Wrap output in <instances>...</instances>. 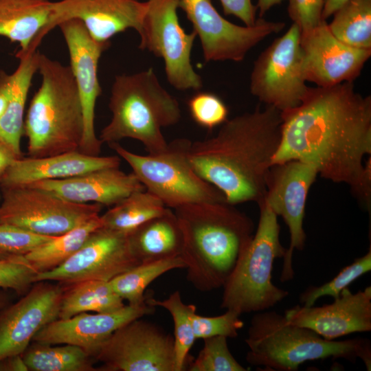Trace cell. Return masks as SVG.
<instances>
[{"label":"cell","mask_w":371,"mask_h":371,"mask_svg":"<svg viewBox=\"0 0 371 371\" xmlns=\"http://www.w3.org/2000/svg\"><path fill=\"white\" fill-rule=\"evenodd\" d=\"M223 10L226 15H233L238 18L246 26H251L256 23V5L251 0H219Z\"/></svg>","instance_id":"cell-41"},{"label":"cell","mask_w":371,"mask_h":371,"mask_svg":"<svg viewBox=\"0 0 371 371\" xmlns=\"http://www.w3.org/2000/svg\"><path fill=\"white\" fill-rule=\"evenodd\" d=\"M318 175L315 166L300 160L273 164L266 179L264 201L288 226L290 244L283 257L280 281L293 279V254L304 249V218L308 194Z\"/></svg>","instance_id":"cell-14"},{"label":"cell","mask_w":371,"mask_h":371,"mask_svg":"<svg viewBox=\"0 0 371 371\" xmlns=\"http://www.w3.org/2000/svg\"><path fill=\"white\" fill-rule=\"evenodd\" d=\"M14 256V255H10V254H5V253L0 251V258H8V257H10V256Z\"/></svg>","instance_id":"cell-48"},{"label":"cell","mask_w":371,"mask_h":371,"mask_svg":"<svg viewBox=\"0 0 371 371\" xmlns=\"http://www.w3.org/2000/svg\"><path fill=\"white\" fill-rule=\"evenodd\" d=\"M8 290L0 289V313L10 304H11V295Z\"/></svg>","instance_id":"cell-47"},{"label":"cell","mask_w":371,"mask_h":371,"mask_svg":"<svg viewBox=\"0 0 371 371\" xmlns=\"http://www.w3.org/2000/svg\"><path fill=\"white\" fill-rule=\"evenodd\" d=\"M132 320L114 331L93 355L101 371H176L174 338L157 326Z\"/></svg>","instance_id":"cell-12"},{"label":"cell","mask_w":371,"mask_h":371,"mask_svg":"<svg viewBox=\"0 0 371 371\" xmlns=\"http://www.w3.org/2000/svg\"><path fill=\"white\" fill-rule=\"evenodd\" d=\"M328 26L341 42L371 49V0H348L333 14Z\"/></svg>","instance_id":"cell-31"},{"label":"cell","mask_w":371,"mask_h":371,"mask_svg":"<svg viewBox=\"0 0 371 371\" xmlns=\"http://www.w3.org/2000/svg\"><path fill=\"white\" fill-rule=\"evenodd\" d=\"M147 1L139 0H58L52 1V12L46 34L61 22L76 19L98 42L128 29L139 34L147 10Z\"/></svg>","instance_id":"cell-19"},{"label":"cell","mask_w":371,"mask_h":371,"mask_svg":"<svg viewBox=\"0 0 371 371\" xmlns=\"http://www.w3.org/2000/svg\"><path fill=\"white\" fill-rule=\"evenodd\" d=\"M65 286L58 319H67L87 313H109L124 307V300L113 290L109 282L86 280Z\"/></svg>","instance_id":"cell-27"},{"label":"cell","mask_w":371,"mask_h":371,"mask_svg":"<svg viewBox=\"0 0 371 371\" xmlns=\"http://www.w3.org/2000/svg\"><path fill=\"white\" fill-rule=\"evenodd\" d=\"M146 300L150 305L162 307L170 313L174 324L175 370H186L191 361L189 352L196 339L191 322V315L196 311V306L185 304L179 291L163 300L148 296Z\"/></svg>","instance_id":"cell-33"},{"label":"cell","mask_w":371,"mask_h":371,"mask_svg":"<svg viewBox=\"0 0 371 371\" xmlns=\"http://www.w3.org/2000/svg\"><path fill=\"white\" fill-rule=\"evenodd\" d=\"M65 41L69 55V67L80 95L84 119V131L78 151L99 156L102 142L95 131V109L102 93L98 78V63L110 42H98L78 19L65 20L57 26Z\"/></svg>","instance_id":"cell-16"},{"label":"cell","mask_w":371,"mask_h":371,"mask_svg":"<svg viewBox=\"0 0 371 371\" xmlns=\"http://www.w3.org/2000/svg\"><path fill=\"white\" fill-rule=\"evenodd\" d=\"M102 226L100 215L54 236L24 256L37 273L50 271L65 262Z\"/></svg>","instance_id":"cell-28"},{"label":"cell","mask_w":371,"mask_h":371,"mask_svg":"<svg viewBox=\"0 0 371 371\" xmlns=\"http://www.w3.org/2000/svg\"><path fill=\"white\" fill-rule=\"evenodd\" d=\"M324 0H289L288 12L301 32L317 25L322 19Z\"/></svg>","instance_id":"cell-40"},{"label":"cell","mask_w":371,"mask_h":371,"mask_svg":"<svg viewBox=\"0 0 371 371\" xmlns=\"http://www.w3.org/2000/svg\"><path fill=\"white\" fill-rule=\"evenodd\" d=\"M54 237L35 234L0 221V251L5 254L25 256Z\"/></svg>","instance_id":"cell-39"},{"label":"cell","mask_w":371,"mask_h":371,"mask_svg":"<svg viewBox=\"0 0 371 371\" xmlns=\"http://www.w3.org/2000/svg\"><path fill=\"white\" fill-rule=\"evenodd\" d=\"M1 199V176H0V201Z\"/></svg>","instance_id":"cell-49"},{"label":"cell","mask_w":371,"mask_h":371,"mask_svg":"<svg viewBox=\"0 0 371 371\" xmlns=\"http://www.w3.org/2000/svg\"><path fill=\"white\" fill-rule=\"evenodd\" d=\"M227 337L214 336L203 339L204 344L196 358L187 368L190 371H247L231 353Z\"/></svg>","instance_id":"cell-35"},{"label":"cell","mask_w":371,"mask_h":371,"mask_svg":"<svg viewBox=\"0 0 371 371\" xmlns=\"http://www.w3.org/2000/svg\"><path fill=\"white\" fill-rule=\"evenodd\" d=\"M109 108L111 120L98 137L102 144L131 138L150 154L166 148L162 128L177 124L181 117L179 102L161 86L152 68L116 76Z\"/></svg>","instance_id":"cell-6"},{"label":"cell","mask_w":371,"mask_h":371,"mask_svg":"<svg viewBox=\"0 0 371 371\" xmlns=\"http://www.w3.org/2000/svg\"><path fill=\"white\" fill-rule=\"evenodd\" d=\"M39 54L37 50H18L19 65L9 74V102L0 120V139L18 158L23 157L21 140L24 135L25 107L33 76L38 71Z\"/></svg>","instance_id":"cell-25"},{"label":"cell","mask_w":371,"mask_h":371,"mask_svg":"<svg viewBox=\"0 0 371 371\" xmlns=\"http://www.w3.org/2000/svg\"><path fill=\"white\" fill-rule=\"evenodd\" d=\"M0 221L58 236L100 215L98 203H76L30 186L1 187Z\"/></svg>","instance_id":"cell-9"},{"label":"cell","mask_w":371,"mask_h":371,"mask_svg":"<svg viewBox=\"0 0 371 371\" xmlns=\"http://www.w3.org/2000/svg\"><path fill=\"white\" fill-rule=\"evenodd\" d=\"M258 205L257 229L223 286L221 308L240 315L268 310L289 295L271 278L275 260L283 258L286 251L280 240L278 216L264 200Z\"/></svg>","instance_id":"cell-7"},{"label":"cell","mask_w":371,"mask_h":371,"mask_svg":"<svg viewBox=\"0 0 371 371\" xmlns=\"http://www.w3.org/2000/svg\"><path fill=\"white\" fill-rule=\"evenodd\" d=\"M52 12L50 0H0V36L17 43L20 51L36 50Z\"/></svg>","instance_id":"cell-24"},{"label":"cell","mask_w":371,"mask_h":371,"mask_svg":"<svg viewBox=\"0 0 371 371\" xmlns=\"http://www.w3.org/2000/svg\"><path fill=\"white\" fill-rule=\"evenodd\" d=\"M183 235L186 278L200 291L223 288L254 234V223L227 202L173 210Z\"/></svg>","instance_id":"cell-3"},{"label":"cell","mask_w":371,"mask_h":371,"mask_svg":"<svg viewBox=\"0 0 371 371\" xmlns=\"http://www.w3.org/2000/svg\"><path fill=\"white\" fill-rule=\"evenodd\" d=\"M0 371H28V370L21 355L1 360Z\"/></svg>","instance_id":"cell-44"},{"label":"cell","mask_w":371,"mask_h":371,"mask_svg":"<svg viewBox=\"0 0 371 371\" xmlns=\"http://www.w3.org/2000/svg\"><path fill=\"white\" fill-rule=\"evenodd\" d=\"M179 8L200 39L205 62L242 61L251 49L285 27L284 22L261 17L251 26L236 25L223 18L211 0H180Z\"/></svg>","instance_id":"cell-13"},{"label":"cell","mask_w":371,"mask_h":371,"mask_svg":"<svg viewBox=\"0 0 371 371\" xmlns=\"http://www.w3.org/2000/svg\"><path fill=\"white\" fill-rule=\"evenodd\" d=\"M291 323L308 328L323 338L335 340L355 333L371 330V286L352 293L344 289L330 304L296 305L284 312Z\"/></svg>","instance_id":"cell-20"},{"label":"cell","mask_w":371,"mask_h":371,"mask_svg":"<svg viewBox=\"0 0 371 371\" xmlns=\"http://www.w3.org/2000/svg\"><path fill=\"white\" fill-rule=\"evenodd\" d=\"M249 350L246 361L268 370L296 371L308 361L361 359L371 370V343L366 338L328 340L315 331L289 322L274 311L256 312L245 340Z\"/></svg>","instance_id":"cell-4"},{"label":"cell","mask_w":371,"mask_h":371,"mask_svg":"<svg viewBox=\"0 0 371 371\" xmlns=\"http://www.w3.org/2000/svg\"><path fill=\"white\" fill-rule=\"evenodd\" d=\"M300 46L306 82L322 87L353 82L371 56V49L353 47L339 41L324 19L301 32Z\"/></svg>","instance_id":"cell-18"},{"label":"cell","mask_w":371,"mask_h":371,"mask_svg":"<svg viewBox=\"0 0 371 371\" xmlns=\"http://www.w3.org/2000/svg\"><path fill=\"white\" fill-rule=\"evenodd\" d=\"M132 251L139 263L180 256L183 235L171 208L155 216L128 235Z\"/></svg>","instance_id":"cell-26"},{"label":"cell","mask_w":371,"mask_h":371,"mask_svg":"<svg viewBox=\"0 0 371 371\" xmlns=\"http://www.w3.org/2000/svg\"><path fill=\"white\" fill-rule=\"evenodd\" d=\"M348 0H324L322 19L326 20Z\"/></svg>","instance_id":"cell-45"},{"label":"cell","mask_w":371,"mask_h":371,"mask_svg":"<svg viewBox=\"0 0 371 371\" xmlns=\"http://www.w3.org/2000/svg\"><path fill=\"white\" fill-rule=\"evenodd\" d=\"M281 139L272 165L300 160L318 175L348 185L370 207L371 97L353 82L309 87L301 103L282 112Z\"/></svg>","instance_id":"cell-1"},{"label":"cell","mask_w":371,"mask_h":371,"mask_svg":"<svg viewBox=\"0 0 371 371\" xmlns=\"http://www.w3.org/2000/svg\"><path fill=\"white\" fill-rule=\"evenodd\" d=\"M65 289L58 282H36L0 313V361L22 355L35 335L58 318Z\"/></svg>","instance_id":"cell-17"},{"label":"cell","mask_w":371,"mask_h":371,"mask_svg":"<svg viewBox=\"0 0 371 371\" xmlns=\"http://www.w3.org/2000/svg\"><path fill=\"white\" fill-rule=\"evenodd\" d=\"M282 122V112L270 105L227 119L213 137L192 142L190 161L228 203H259L280 142Z\"/></svg>","instance_id":"cell-2"},{"label":"cell","mask_w":371,"mask_h":371,"mask_svg":"<svg viewBox=\"0 0 371 371\" xmlns=\"http://www.w3.org/2000/svg\"><path fill=\"white\" fill-rule=\"evenodd\" d=\"M191 144L188 139L177 138L168 142L164 150L147 155L131 152L118 142L109 146L126 161L145 189L169 208L202 202H227L224 194L194 168L189 157Z\"/></svg>","instance_id":"cell-8"},{"label":"cell","mask_w":371,"mask_h":371,"mask_svg":"<svg viewBox=\"0 0 371 371\" xmlns=\"http://www.w3.org/2000/svg\"><path fill=\"white\" fill-rule=\"evenodd\" d=\"M9 102V74L0 70V120L6 112Z\"/></svg>","instance_id":"cell-42"},{"label":"cell","mask_w":371,"mask_h":371,"mask_svg":"<svg viewBox=\"0 0 371 371\" xmlns=\"http://www.w3.org/2000/svg\"><path fill=\"white\" fill-rule=\"evenodd\" d=\"M168 207L146 189L135 191L100 215L102 227L128 235Z\"/></svg>","instance_id":"cell-29"},{"label":"cell","mask_w":371,"mask_h":371,"mask_svg":"<svg viewBox=\"0 0 371 371\" xmlns=\"http://www.w3.org/2000/svg\"><path fill=\"white\" fill-rule=\"evenodd\" d=\"M180 0H147V10L139 34L141 49L161 58L168 82L180 91L199 90L201 77L194 71L191 54L196 36L181 27L177 14Z\"/></svg>","instance_id":"cell-11"},{"label":"cell","mask_w":371,"mask_h":371,"mask_svg":"<svg viewBox=\"0 0 371 371\" xmlns=\"http://www.w3.org/2000/svg\"><path fill=\"white\" fill-rule=\"evenodd\" d=\"M41 86L24 120L30 157L78 151L84 131L81 100L69 66L40 53Z\"/></svg>","instance_id":"cell-5"},{"label":"cell","mask_w":371,"mask_h":371,"mask_svg":"<svg viewBox=\"0 0 371 371\" xmlns=\"http://www.w3.org/2000/svg\"><path fill=\"white\" fill-rule=\"evenodd\" d=\"M139 264L128 235L101 226L62 265L36 274L34 282L55 281L70 285L86 280L109 282Z\"/></svg>","instance_id":"cell-15"},{"label":"cell","mask_w":371,"mask_h":371,"mask_svg":"<svg viewBox=\"0 0 371 371\" xmlns=\"http://www.w3.org/2000/svg\"><path fill=\"white\" fill-rule=\"evenodd\" d=\"M36 274L24 256L0 258V289L23 295L34 284Z\"/></svg>","instance_id":"cell-38"},{"label":"cell","mask_w":371,"mask_h":371,"mask_svg":"<svg viewBox=\"0 0 371 371\" xmlns=\"http://www.w3.org/2000/svg\"><path fill=\"white\" fill-rule=\"evenodd\" d=\"M237 313L226 310L218 316L206 317L196 313L191 315V322L196 339H205L214 336H225L234 338L238 330L244 326V322Z\"/></svg>","instance_id":"cell-37"},{"label":"cell","mask_w":371,"mask_h":371,"mask_svg":"<svg viewBox=\"0 0 371 371\" xmlns=\"http://www.w3.org/2000/svg\"><path fill=\"white\" fill-rule=\"evenodd\" d=\"M284 0H258L256 8L259 9L260 16L264 14L273 6L281 3Z\"/></svg>","instance_id":"cell-46"},{"label":"cell","mask_w":371,"mask_h":371,"mask_svg":"<svg viewBox=\"0 0 371 371\" xmlns=\"http://www.w3.org/2000/svg\"><path fill=\"white\" fill-rule=\"evenodd\" d=\"M371 270V248L363 256L356 258L350 265L344 267L330 281L319 285L311 286L300 295V302L304 306H311L320 297L330 296L335 298L341 291Z\"/></svg>","instance_id":"cell-34"},{"label":"cell","mask_w":371,"mask_h":371,"mask_svg":"<svg viewBox=\"0 0 371 371\" xmlns=\"http://www.w3.org/2000/svg\"><path fill=\"white\" fill-rule=\"evenodd\" d=\"M31 371H95L94 359L83 348L71 344L32 341L21 355Z\"/></svg>","instance_id":"cell-30"},{"label":"cell","mask_w":371,"mask_h":371,"mask_svg":"<svg viewBox=\"0 0 371 371\" xmlns=\"http://www.w3.org/2000/svg\"><path fill=\"white\" fill-rule=\"evenodd\" d=\"M188 107L194 122L208 130L227 120V106L219 96L211 92H196L188 100Z\"/></svg>","instance_id":"cell-36"},{"label":"cell","mask_w":371,"mask_h":371,"mask_svg":"<svg viewBox=\"0 0 371 371\" xmlns=\"http://www.w3.org/2000/svg\"><path fill=\"white\" fill-rule=\"evenodd\" d=\"M19 159L10 147L0 139V176Z\"/></svg>","instance_id":"cell-43"},{"label":"cell","mask_w":371,"mask_h":371,"mask_svg":"<svg viewBox=\"0 0 371 371\" xmlns=\"http://www.w3.org/2000/svg\"><path fill=\"white\" fill-rule=\"evenodd\" d=\"M120 165L119 156H91L78 150L45 157H21L1 175V187L28 186L39 181L65 179Z\"/></svg>","instance_id":"cell-23"},{"label":"cell","mask_w":371,"mask_h":371,"mask_svg":"<svg viewBox=\"0 0 371 371\" xmlns=\"http://www.w3.org/2000/svg\"><path fill=\"white\" fill-rule=\"evenodd\" d=\"M155 308L146 300L142 304L125 305L113 312H87L67 319L58 318L44 326L32 341L51 345L77 346L93 357L99 346L114 331L132 320L153 313Z\"/></svg>","instance_id":"cell-21"},{"label":"cell","mask_w":371,"mask_h":371,"mask_svg":"<svg viewBox=\"0 0 371 371\" xmlns=\"http://www.w3.org/2000/svg\"><path fill=\"white\" fill-rule=\"evenodd\" d=\"M301 30L293 23L255 60L250 91L260 102L281 112L298 106L309 87L302 69Z\"/></svg>","instance_id":"cell-10"},{"label":"cell","mask_w":371,"mask_h":371,"mask_svg":"<svg viewBox=\"0 0 371 371\" xmlns=\"http://www.w3.org/2000/svg\"><path fill=\"white\" fill-rule=\"evenodd\" d=\"M76 203H98L113 206L131 193L144 190L132 172L119 167L101 168L72 177L44 180L28 185Z\"/></svg>","instance_id":"cell-22"},{"label":"cell","mask_w":371,"mask_h":371,"mask_svg":"<svg viewBox=\"0 0 371 371\" xmlns=\"http://www.w3.org/2000/svg\"><path fill=\"white\" fill-rule=\"evenodd\" d=\"M181 256L146 263H140L109 281L113 290L130 305L146 302L147 286L164 273L176 269H185Z\"/></svg>","instance_id":"cell-32"}]
</instances>
